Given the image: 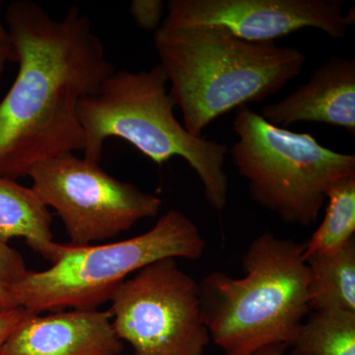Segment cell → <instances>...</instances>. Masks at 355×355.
<instances>
[{"mask_svg":"<svg viewBox=\"0 0 355 355\" xmlns=\"http://www.w3.org/2000/svg\"><path fill=\"white\" fill-rule=\"evenodd\" d=\"M4 25L19 67L0 102V177L16 181L46 159L83 151L79 105L114 67L76 6L57 19L36 2L17 0Z\"/></svg>","mask_w":355,"mask_h":355,"instance_id":"6da1fadb","label":"cell"},{"mask_svg":"<svg viewBox=\"0 0 355 355\" xmlns=\"http://www.w3.org/2000/svg\"><path fill=\"white\" fill-rule=\"evenodd\" d=\"M154 46L184 128L196 137L219 116L282 90L302 71L303 51L250 42L217 25L163 20Z\"/></svg>","mask_w":355,"mask_h":355,"instance_id":"7a4b0ae2","label":"cell"},{"mask_svg":"<svg viewBox=\"0 0 355 355\" xmlns=\"http://www.w3.org/2000/svg\"><path fill=\"white\" fill-rule=\"evenodd\" d=\"M304 250L265 231L243 254L241 279L214 272L198 282L203 321L224 354L291 347L311 311Z\"/></svg>","mask_w":355,"mask_h":355,"instance_id":"3957f363","label":"cell"},{"mask_svg":"<svg viewBox=\"0 0 355 355\" xmlns=\"http://www.w3.org/2000/svg\"><path fill=\"white\" fill-rule=\"evenodd\" d=\"M167 84L160 64L147 71L114 70L96 94L79 105L83 158L99 164L110 137L125 140L158 165L176 156L183 158L200 178L210 207L223 211L228 202L224 165L229 147L188 132L175 116L176 105Z\"/></svg>","mask_w":355,"mask_h":355,"instance_id":"277c9868","label":"cell"},{"mask_svg":"<svg viewBox=\"0 0 355 355\" xmlns=\"http://www.w3.org/2000/svg\"><path fill=\"white\" fill-rule=\"evenodd\" d=\"M205 247L197 225L171 209L150 230L130 239L79 247L62 244L51 268L28 270L11 288L18 305L37 315L98 309L144 266L167 258L198 260Z\"/></svg>","mask_w":355,"mask_h":355,"instance_id":"5b68a950","label":"cell"},{"mask_svg":"<svg viewBox=\"0 0 355 355\" xmlns=\"http://www.w3.org/2000/svg\"><path fill=\"white\" fill-rule=\"evenodd\" d=\"M232 128L238 139L229 154L250 197L286 223H316L329 187L355 175L354 154L327 148L309 133L275 127L247 105L236 111Z\"/></svg>","mask_w":355,"mask_h":355,"instance_id":"8992f818","label":"cell"},{"mask_svg":"<svg viewBox=\"0 0 355 355\" xmlns=\"http://www.w3.org/2000/svg\"><path fill=\"white\" fill-rule=\"evenodd\" d=\"M114 331L133 355H205L209 345L198 282L177 259L149 263L125 279L110 299Z\"/></svg>","mask_w":355,"mask_h":355,"instance_id":"52a82bcc","label":"cell"},{"mask_svg":"<svg viewBox=\"0 0 355 355\" xmlns=\"http://www.w3.org/2000/svg\"><path fill=\"white\" fill-rule=\"evenodd\" d=\"M28 177L42 202L62 219L71 246L113 239L142 219L157 216L162 207L157 196L116 179L73 153L46 159Z\"/></svg>","mask_w":355,"mask_h":355,"instance_id":"ba28073f","label":"cell"},{"mask_svg":"<svg viewBox=\"0 0 355 355\" xmlns=\"http://www.w3.org/2000/svg\"><path fill=\"white\" fill-rule=\"evenodd\" d=\"M165 18L221 26L246 41L275 42L306 28L345 38L355 13H343L340 0H170Z\"/></svg>","mask_w":355,"mask_h":355,"instance_id":"9c48e42d","label":"cell"},{"mask_svg":"<svg viewBox=\"0 0 355 355\" xmlns=\"http://www.w3.org/2000/svg\"><path fill=\"white\" fill-rule=\"evenodd\" d=\"M125 349L108 310L32 314L7 340L1 355H121Z\"/></svg>","mask_w":355,"mask_h":355,"instance_id":"30bf717a","label":"cell"},{"mask_svg":"<svg viewBox=\"0 0 355 355\" xmlns=\"http://www.w3.org/2000/svg\"><path fill=\"white\" fill-rule=\"evenodd\" d=\"M263 120L286 128L317 123L355 133V60L333 57L318 67L309 80L280 102L261 110Z\"/></svg>","mask_w":355,"mask_h":355,"instance_id":"8fae6325","label":"cell"},{"mask_svg":"<svg viewBox=\"0 0 355 355\" xmlns=\"http://www.w3.org/2000/svg\"><path fill=\"white\" fill-rule=\"evenodd\" d=\"M53 216L30 187L0 177V241L24 239L33 251L51 263L57 258L60 243L53 241Z\"/></svg>","mask_w":355,"mask_h":355,"instance_id":"7c38bea8","label":"cell"},{"mask_svg":"<svg viewBox=\"0 0 355 355\" xmlns=\"http://www.w3.org/2000/svg\"><path fill=\"white\" fill-rule=\"evenodd\" d=\"M310 272L311 311L355 312V239L340 251L305 257Z\"/></svg>","mask_w":355,"mask_h":355,"instance_id":"4fadbf2b","label":"cell"},{"mask_svg":"<svg viewBox=\"0 0 355 355\" xmlns=\"http://www.w3.org/2000/svg\"><path fill=\"white\" fill-rule=\"evenodd\" d=\"M310 312L292 343V355H355V312Z\"/></svg>","mask_w":355,"mask_h":355,"instance_id":"5bb4252c","label":"cell"},{"mask_svg":"<svg viewBox=\"0 0 355 355\" xmlns=\"http://www.w3.org/2000/svg\"><path fill=\"white\" fill-rule=\"evenodd\" d=\"M326 214L321 225L305 243L304 254L336 253L354 239L355 175L334 182L326 193Z\"/></svg>","mask_w":355,"mask_h":355,"instance_id":"9a60e30c","label":"cell"},{"mask_svg":"<svg viewBox=\"0 0 355 355\" xmlns=\"http://www.w3.org/2000/svg\"><path fill=\"white\" fill-rule=\"evenodd\" d=\"M164 3L161 0H133L130 4L135 24L146 31H154L162 24Z\"/></svg>","mask_w":355,"mask_h":355,"instance_id":"2e32d148","label":"cell"},{"mask_svg":"<svg viewBox=\"0 0 355 355\" xmlns=\"http://www.w3.org/2000/svg\"><path fill=\"white\" fill-rule=\"evenodd\" d=\"M27 272L22 254L6 243L0 241V279L12 286Z\"/></svg>","mask_w":355,"mask_h":355,"instance_id":"e0dca14e","label":"cell"},{"mask_svg":"<svg viewBox=\"0 0 355 355\" xmlns=\"http://www.w3.org/2000/svg\"><path fill=\"white\" fill-rule=\"evenodd\" d=\"M32 314L34 313L22 307L0 313V355H1L2 349H3L7 340L10 338L16 329Z\"/></svg>","mask_w":355,"mask_h":355,"instance_id":"ac0fdd59","label":"cell"},{"mask_svg":"<svg viewBox=\"0 0 355 355\" xmlns=\"http://www.w3.org/2000/svg\"><path fill=\"white\" fill-rule=\"evenodd\" d=\"M20 308L14 296L11 284L0 279V313Z\"/></svg>","mask_w":355,"mask_h":355,"instance_id":"d6986e66","label":"cell"},{"mask_svg":"<svg viewBox=\"0 0 355 355\" xmlns=\"http://www.w3.org/2000/svg\"><path fill=\"white\" fill-rule=\"evenodd\" d=\"M14 53L12 46L9 43L8 38L0 37V79L3 76L4 69L7 62H14Z\"/></svg>","mask_w":355,"mask_h":355,"instance_id":"ffe728a7","label":"cell"},{"mask_svg":"<svg viewBox=\"0 0 355 355\" xmlns=\"http://www.w3.org/2000/svg\"><path fill=\"white\" fill-rule=\"evenodd\" d=\"M286 349V347H270V349L263 350L254 355H284Z\"/></svg>","mask_w":355,"mask_h":355,"instance_id":"44dd1931","label":"cell"},{"mask_svg":"<svg viewBox=\"0 0 355 355\" xmlns=\"http://www.w3.org/2000/svg\"><path fill=\"white\" fill-rule=\"evenodd\" d=\"M0 7H1V1H0ZM0 37H2V38H7L6 28V25L2 22L1 16H0Z\"/></svg>","mask_w":355,"mask_h":355,"instance_id":"7402d4cb","label":"cell"}]
</instances>
